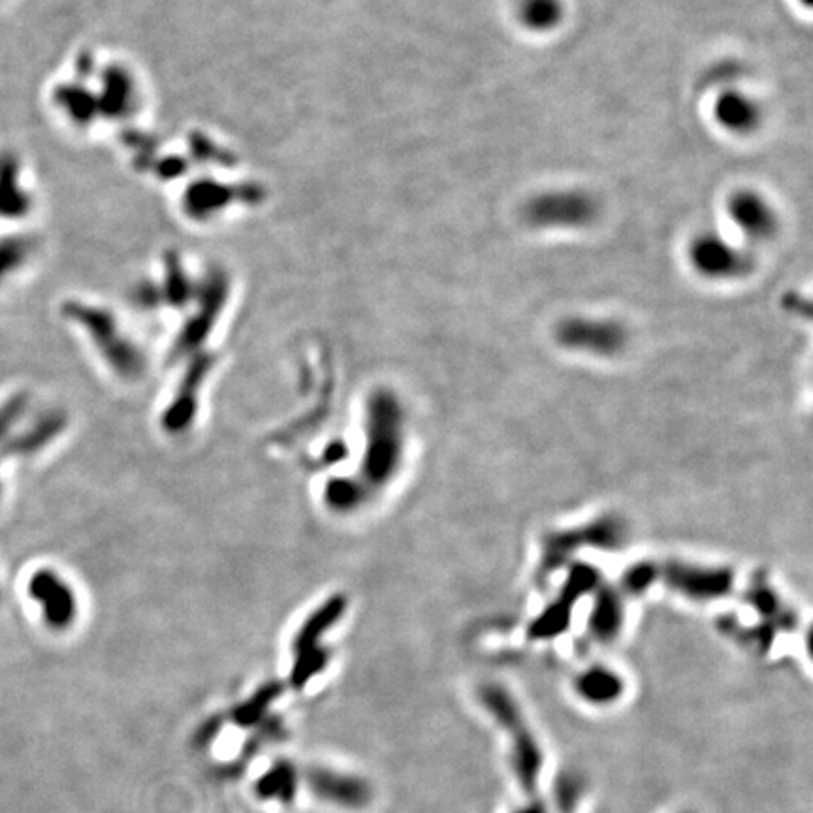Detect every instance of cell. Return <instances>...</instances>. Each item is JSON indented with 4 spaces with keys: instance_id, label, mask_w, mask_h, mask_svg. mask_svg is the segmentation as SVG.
<instances>
[{
    "instance_id": "6da1fadb",
    "label": "cell",
    "mask_w": 813,
    "mask_h": 813,
    "mask_svg": "<svg viewBox=\"0 0 813 813\" xmlns=\"http://www.w3.org/2000/svg\"><path fill=\"white\" fill-rule=\"evenodd\" d=\"M480 701L484 704L486 712L507 734L512 772L518 780V785L526 791L529 798L537 797V787L544 766V753L541 742L529 727L522 708L516 704L507 689L495 684L486 686L480 691Z\"/></svg>"
},
{
    "instance_id": "7a4b0ae2",
    "label": "cell",
    "mask_w": 813,
    "mask_h": 813,
    "mask_svg": "<svg viewBox=\"0 0 813 813\" xmlns=\"http://www.w3.org/2000/svg\"><path fill=\"white\" fill-rule=\"evenodd\" d=\"M601 202L580 187H552L535 192L522 208V219L539 232H576L597 223Z\"/></svg>"
},
{
    "instance_id": "3957f363",
    "label": "cell",
    "mask_w": 813,
    "mask_h": 813,
    "mask_svg": "<svg viewBox=\"0 0 813 813\" xmlns=\"http://www.w3.org/2000/svg\"><path fill=\"white\" fill-rule=\"evenodd\" d=\"M687 260L695 273L710 281H736L755 270V255L746 243L706 230L689 241Z\"/></svg>"
},
{
    "instance_id": "277c9868",
    "label": "cell",
    "mask_w": 813,
    "mask_h": 813,
    "mask_svg": "<svg viewBox=\"0 0 813 813\" xmlns=\"http://www.w3.org/2000/svg\"><path fill=\"white\" fill-rule=\"evenodd\" d=\"M302 785L320 804L341 812H362L375 797L364 776L335 766H311L302 774Z\"/></svg>"
},
{
    "instance_id": "5b68a950",
    "label": "cell",
    "mask_w": 813,
    "mask_h": 813,
    "mask_svg": "<svg viewBox=\"0 0 813 813\" xmlns=\"http://www.w3.org/2000/svg\"><path fill=\"white\" fill-rule=\"evenodd\" d=\"M727 217L742 240L763 245L780 232V215L763 192L738 189L727 200Z\"/></svg>"
},
{
    "instance_id": "8992f818",
    "label": "cell",
    "mask_w": 813,
    "mask_h": 813,
    "mask_svg": "<svg viewBox=\"0 0 813 813\" xmlns=\"http://www.w3.org/2000/svg\"><path fill=\"white\" fill-rule=\"evenodd\" d=\"M556 337L559 345L571 351L614 356L625 347L627 330L616 320L571 317L559 322Z\"/></svg>"
},
{
    "instance_id": "52a82bcc",
    "label": "cell",
    "mask_w": 813,
    "mask_h": 813,
    "mask_svg": "<svg viewBox=\"0 0 813 813\" xmlns=\"http://www.w3.org/2000/svg\"><path fill=\"white\" fill-rule=\"evenodd\" d=\"M670 588L689 599H718L727 595L733 588V576L723 569H706L686 563H667L661 569H655Z\"/></svg>"
},
{
    "instance_id": "ba28073f",
    "label": "cell",
    "mask_w": 813,
    "mask_h": 813,
    "mask_svg": "<svg viewBox=\"0 0 813 813\" xmlns=\"http://www.w3.org/2000/svg\"><path fill=\"white\" fill-rule=\"evenodd\" d=\"M712 113L719 128L731 136L742 138L757 132L765 119L761 102L748 91L734 85L719 89Z\"/></svg>"
},
{
    "instance_id": "9c48e42d",
    "label": "cell",
    "mask_w": 813,
    "mask_h": 813,
    "mask_svg": "<svg viewBox=\"0 0 813 813\" xmlns=\"http://www.w3.org/2000/svg\"><path fill=\"white\" fill-rule=\"evenodd\" d=\"M302 789V772L290 761H275L253 783L255 797L262 802L288 806Z\"/></svg>"
},
{
    "instance_id": "30bf717a",
    "label": "cell",
    "mask_w": 813,
    "mask_h": 813,
    "mask_svg": "<svg viewBox=\"0 0 813 813\" xmlns=\"http://www.w3.org/2000/svg\"><path fill=\"white\" fill-rule=\"evenodd\" d=\"M514 12L518 23L533 34L558 31L567 16L563 0H518Z\"/></svg>"
},
{
    "instance_id": "8fae6325",
    "label": "cell",
    "mask_w": 813,
    "mask_h": 813,
    "mask_svg": "<svg viewBox=\"0 0 813 813\" xmlns=\"http://www.w3.org/2000/svg\"><path fill=\"white\" fill-rule=\"evenodd\" d=\"M32 200L19 187V162L14 155H0V217L19 219L31 209Z\"/></svg>"
},
{
    "instance_id": "7c38bea8",
    "label": "cell",
    "mask_w": 813,
    "mask_h": 813,
    "mask_svg": "<svg viewBox=\"0 0 813 813\" xmlns=\"http://www.w3.org/2000/svg\"><path fill=\"white\" fill-rule=\"evenodd\" d=\"M623 684L620 676L612 670L593 667L576 678V693L588 704H610L622 697Z\"/></svg>"
},
{
    "instance_id": "4fadbf2b",
    "label": "cell",
    "mask_w": 813,
    "mask_h": 813,
    "mask_svg": "<svg viewBox=\"0 0 813 813\" xmlns=\"http://www.w3.org/2000/svg\"><path fill=\"white\" fill-rule=\"evenodd\" d=\"M61 588L57 586V582L49 574L42 576V578H36V582H34V593H36V597H40L44 601V605L48 603L49 622L55 623V625H64L66 623L64 605L59 603V599L64 601V590H61Z\"/></svg>"
},
{
    "instance_id": "5bb4252c",
    "label": "cell",
    "mask_w": 813,
    "mask_h": 813,
    "mask_svg": "<svg viewBox=\"0 0 813 813\" xmlns=\"http://www.w3.org/2000/svg\"><path fill=\"white\" fill-rule=\"evenodd\" d=\"M32 245L27 238H6L0 241V281L25 264Z\"/></svg>"
},
{
    "instance_id": "9a60e30c",
    "label": "cell",
    "mask_w": 813,
    "mask_h": 813,
    "mask_svg": "<svg viewBox=\"0 0 813 813\" xmlns=\"http://www.w3.org/2000/svg\"><path fill=\"white\" fill-rule=\"evenodd\" d=\"M514 813H548L546 812V806L542 804V800L539 797L527 798L526 804L522 806V808H518Z\"/></svg>"
},
{
    "instance_id": "2e32d148",
    "label": "cell",
    "mask_w": 813,
    "mask_h": 813,
    "mask_svg": "<svg viewBox=\"0 0 813 813\" xmlns=\"http://www.w3.org/2000/svg\"><path fill=\"white\" fill-rule=\"evenodd\" d=\"M684 813H689V812H684Z\"/></svg>"
}]
</instances>
